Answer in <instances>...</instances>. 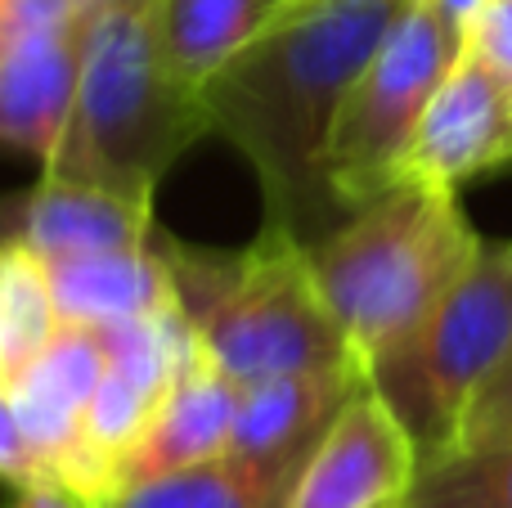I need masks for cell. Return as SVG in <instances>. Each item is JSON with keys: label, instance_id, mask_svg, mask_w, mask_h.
Returning a JSON list of instances; mask_svg holds the SVG:
<instances>
[{"label": "cell", "instance_id": "obj_3", "mask_svg": "<svg viewBox=\"0 0 512 508\" xmlns=\"http://www.w3.org/2000/svg\"><path fill=\"white\" fill-rule=\"evenodd\" d=\"M454 189L405 180L310 248V266L360 365L396 356L481 252Z\"/></svg>", "mask_w": 512, "mask_h": 508}, {"label": "cell", "instance_id": "obj_25", "mask_svg": "<svg viewBox=\"0 0 512 508\" xmlns=\"http://www.w3.org/2000/svg\"><path fill=\"white\" fill-rule=\"evenodd\" d=\"M400 508H405V504H400Z\"/></svg>", "mask_w": 512, "mask_h": 508}, {"label": "cell", "instance_id": "obj_18", "mask_svg": "<svg viewBox=\"0 0 512 508\" xmlns=\"http://www.w3.org/2000/svg\"><path fill=\"white\" fill-rule=\"evenodd\" d=\"M405 508H512V441L423 464Z\"/></svg>", "mask_w": 512, "mask_h": 508}, {"label": "cell", "instance_id": "obj_2", "mask_svg": "<svg viewBox=\"0 0 512 508\" xmlns=\"http://www.w3.org/2000/svg\"><path fill=\"white\" fill-rule=\"evenodd\" d=\"M153 9L158 0H108L90 14L77 104L45 176L86 180L153 203L171 162L216 131L203 90L171 77Z\"/></svg>", "mask_w": 512, "mask_h": 508}, {"label": "cell", "instance_id": "obj_11", "mask_svg": "<svg viewBox=\"0 0 512 508\" xmlns=\"http://www.w3.org/2000/svg\"><path fill=\"white\" fill-rule=\"evenodd\" d=\"M153 230H158L153 203L86 180L41 176V185L18 203V221L5 230V239L23 243L41 261H72L95 252L144 248Z\"/></svg>", "mask_w": 512, "mask_h": 508}, {"label": "cell", "instance_id": "obj_17", "mask_svg": "<svg viewBox=\"0 0 512 508\" xmlns=\"http://www.w3.org/2000/svg\"><path fill=\"white\" fill-rule=\"evenodd\" d=\"M63 333L50 270L23 243L0 239V387H14Z\"/></svg>", "mask_w": 512, "mask_h": 508}, {"label": "cell", "instance_id": "obj_5", "mask_svg": "<svg viewBox=\"0 0 512 508\" xmlns=\"http://www.w3.org/2000/svg\"><path fill=\"white\" fill-rule=\"evenodd\" d=\"M512 356V239H486L468 275L432 320L369 374L418 446V459L450 455L472 396Z\"/></svg>", "mask_w": 512, "mask_h": 508}, {"label": "cell", "instance_id": "obj_4", "mask_svg": "<svg viewBox=\"0 0 512 508\" xmlns=\"http://www.w3.org/2000/svg\"><path fill=\"white\" fill-rule=\"evenodd\" d=\"M153 243L167 257L180 311L203 351L239 387L360 360L319 288L310 248L288 230L261 225L239 252L194 248L162 230H153Z\"/></svg>", "mask_w": 512, "mask_h": 508}, {"label": "cell", "instance_id": "obj_13", "mask_svg": "<svg viewBox=\"0 0 512 508\" xmlns=\"http://www.w3.org/2000/svg\"><path fill=\"white\" fill-rule=\"evenodd\" d=\"M364 383H369V369L360 360L243 383L230 432V455H248V459L315 455L324 432L333 428V419L351 405V396Z\"/></svg>", "mask_w": 512, "mask_h": 508}, {"label": "cell", "instance_id": "obj_16", "mask_svg": "<svg viewBox=\"0 0 512 508\" xmlns=\"http://www.w3.org/2000/svg\"><path fill=\"white\" fill-rule=\"evenodd\" d=\"M288 5L292 0H158V50L180 86L203 90V81L256 41Z\"/></svg>", "mask_w": 512, "mask_h": 508}, {"label": "cell", "instance_id": "obj_14", "mask_svg": "<svg viewBox=\"0 0 512 508\" xmlns=\"http://www.w3.org/2000/svg\"><path fill=\"white\" fill-rule=\"evenodd\" d=\"M54 288V306L68 329H99V324H122L162 315L180 306L176 279L158 243L122 252H95V257L45 261Z\"/></svg>", "mask_w": 512, "mask_h": 508}, {"label": "cell", "instance_id": "obj_23", "mask_svg": "<svg viewBox=\"0 0 512 508\" xmlns=\"http://www.w3.org/2000/svg\"><path fill=\"white\" fill-rule=\"evenodd\" d=\"M432 5L441 9V14L450 18V23L459 27V32H468V23H472V18L481 14V9L490 5V0H432Z\"/></svg>", "mask_w": 512, "mask_h": 508}, {"label": "cell", "instance_id": "obj_8", "mask_svg": "<svg viewBox=\"0 0 512 508\" xmlns=\"http://www.w3.org/2000/svg\"><path fill=\"white\" fill-rule=\"evenodd\" d=\"M418 446L382 392L364 383L315 446L288 508H400L418 482Z\"/></svg>", "mask_w": 512, "mask_h": 508}, {"label": "cell", "instance_id": "obj_10", "mask_svg": "<svg viewBox=\"0 0 512 508\" xmlns=\"http://www.w3.org/2000/svg\"><path fill=\"white\" fill-rule=\"evenodd\" d=\"M234 410H239V383L207 351H198L180 369L167 401L158 405V414L144 428V437L131 446V455L113 468L108 495L126 491L135 482H149V477H167V473H180V468H194L225 455L234 432Z\"/></svg>", "mask_w": 512, "mask_h": 508}, {"label": "cell", "instance_id": "obj_1", "mask_svg": "<svg viewBox=\"0 0 512 508\" xmlns=\"http://www.w3.org/2000/svg\"><path fill=\"white\" fill-rule=\"evenodd\" d=\"M414 0H292L203 81L212 122L261 180L265 225L306 248L346 221L324 153L355 77Z\"/></svg>", "mask_w": 512, "mask_h": 508}, {"label": "cell", "instance_id": "obj_24", "mask_svg": "<svg viewBox=\"0 0 512 508\" xmlns=\"http://www.w3.org/2000/svg\"><path fill=\"white\" fill-rule=\"evenodd\" d=\"M77 5L86 9V14H95V9H99V5H108V0H77Z\"/></svg>", "mask_w": 512, "mask_h": 508}, {"label": "cell", "instance_id": "obj_6", "mask_svg": "<svg viewBox=\"0 0 512 508\" xmlns=\"http://www.w3.org/2000/svg\"><path fill=\"white\" fill-rule=\"evenodd\" d=\"M463 54V32L432 5L414 0L355 77L324 153L328 189L346 212L405 185V153L432 95Z\"/></svg>", "mask_w": 512, "mask_h": 508}, {"label": "cell", "instance_id": "obj_7", "mask_svg": "<svg viewBox=\"0 0 512 508\" xmlns=\"http://www.w3.org/2000/svg\"><path fill=\"white\" fill-rule=\"evenodd\" d=\"M90 14L77 0H0V144L50 162L72 122Z\"/></svg>", "mask_w": 512, "mask_h": 508}, {"label": "cell", "instance_id": "obj_19", "mask_svg": "<svg viewBox=\"0 0 512 508\" xmlns=\"http://www.w3.org/2000/svg\"><path fill=\"white\" fill-rule=\"evenodd\" d=\"M499 441H512V356L472 396L468 414L459 423V437H454V450H481L499 446Z\"/></svg>", "mask_w": 512, "mask_h": 508}, {"label": "cell", "instance_id": "obj_22", "mask_svg": "<svg viewBox=\"0 0 512 508\" xmlns=\"http://www.w3.org/2000/svg\"><path fill=\"white\" fill-rule=\"evenodd\" d=\"M5 508H99V504L68 482H32L23 491H14V500Z\"/></svg>", "mask_w": 512, "mask_h": 508}, {"label": "cell", "instance_id": "obj_20", "mask_svg": "<svg viewBox=\"0 0 512 508\" xmlns=\"http://www.w3.org/2000/svg\"><path fill=\"white\" fill-rule=\"evenodd\" d=\"M463 50L512 95V0H490L463 32Z\"/></svg>", "mask_w": 512, "mask_h": 508}, {"label": "cell", "instance_id": "obj_21", "mask_svg": "<svg viewBox=\"0 0 512 508\" xmlns=\"http://www.w3.org/2000/svg\"><path fill=\"white\" fill-rule=\"evenodd\" d=\"M0 482H9L14 491L32 482H45L41 464H36V450L23 432V419L14 410V392L0 387Z\"/></svg>", "mask_w": 512, "mask_h": 508}, {"label": "cell", "instance_id": "obj_9", "mask_svg": "<svg viewBox=\"0 0 512 508\" xmlns=\"http://www.w3.org/2000/svg\"><path fill=\"white\" fill-rule=\"evenodd\" d=\"M512 162V95L468 50L432 95L414 144L405 153V180L459 189Z\"/></svg>", "mask_w": 512, "mask_h": 508}, {"label": "cell", "instance_id": "obj_15", "mask_svg": "<svg viewBox=\"0 0 512 508\" xmlns=\"http://www.w3.org/2000/svg\"><path fill=\"white\" fill-rule=\"evenodd\" d=\"M306 464L310 455L248 459L225 450L207 464L113 491L99 508H288Z\"/></svg>", "mask_w": 512, "mask_h": 508}, {"label": "cell", "instance_id": "obj_12", "mask_svg": "<svg viewBox=\"0 0 512 508\" xmlns=\"http://www.w3.org/2000/svg\"><path fill=\"white\" fill-rule=\"evenodd\" d=\"M104 369H108V351L99 342V333L63 324L54 347L9 387L45 482L72 486L81 455V423H86V405L95 396Z\"/></svg>", "mask_w": 512, "mask_h": 508}]
</instances>
